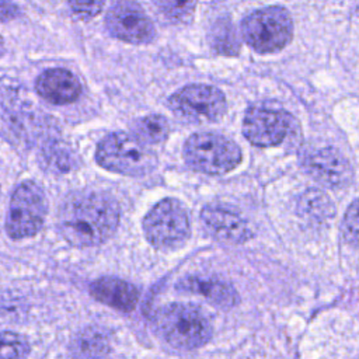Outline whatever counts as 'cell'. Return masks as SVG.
I'll use <instances>...</instances> for the list:
<instances>
[{
	"instance_id": "1",
	"label": "cell",
	"mask_w": 359,
	"mask_h": 359,
	"mask_svg": "<svg viewBox=\"0 0 359 359\" xmlns=\"http://www.w3.org/2000/svg\"><path fill=\"white\" fill-rule=\"evenodd\" d=\"M119 224L116 201L104 192L79 191L69 195L59 210L57 226L66 241L94 247L114 236Z\"/></svg>"
},
{
	"instance_id": "2",
	"label": "cell",
	"mask_w": 359,
	"mask_h": 359,
	"mask_svg": "<svg viewBox=\"0 0 359 359\" xmlns=\"http://www.w3.org/2000/svg\"><path fill=\"white\" fill-rule=\"evenodd\" d=\"M158 335L178 349H195L212 337V323L208 314L196 306L171 303L154 314Z\"/></svg>"
},
{
	"instance_id": "3",
	"label": "cell",
	"mask_w": 359,
	"mask_h": 359,
	"mask_svg": "<svg viewBox=\"0 0 359 359\" xmlns=\"http://www.w3.org/2000/svg\"><path fill=\"white\" fill-rule=\"evenodd\" d=\"M95 160L102 168L129 177L146 175L158 163L153 150L123 132L107 135L97 146Z\"/></svg>"
},
{
	"instance_id": "4",
	"label": "cell",
	"mask_w": 359,
	"mask_h": 359,
	"mask_svg": "<svg viewBox=\"0 0 359 359\" xmlns=\"http://www.w3.org/2000/svg\"><path fill=\"white\" fill-rule=\"evenodd\" d=\"M143 231L147 241L164 251L182 247L191 234V222L187 208L174 198L157 202L143 219Z\"/></svg>"
},
{
	"instance_id": "5",
	"label": "cell",
	"mask_w": 359,
	"mask_h": 359,
	"mask_svg": "<svg viewBox=\"0 0 359 359\" xmlns=\"http://www.w3.org/2000/svg\"><path fill=\"white\" fill-rule=\"evenodd\" d=\"M184 158L191 168L199 172L220 175L234 170L240 164L241 150L226 136L199 132L187 139Z\"/></svg>"
},
{
	"instance_id": "6",
	"label": "cell",
	"mask_w": 359,
	"mask_h": 359,
	"mask_svg": "<svg viewBox=\"0 0 359 359\" xmlns=\"http://www.w3.org/2000/svg\"><path fill=\"white\" fill-rule=\"evenodd\" d=\"M241 34L254 50L273 53L290 42L293 22L286 8L269 6L248 14L243 20Z\"/></svg>"
},
{
	"instance_id": "7",
	"label": "cell",
	"mask_w": 359,
	"mask_h": 359,
	"mask_svg": "<svg viewBox=\"0 0 359 359\" xmlns=\"http://www.w3.org/2000/svg\"><path fill=\"white\" fill-rule=\"evenodd\" d=\"M167 105L174 115L188 123H212L227 109L224 94L209 84H189L170 95Z\"/></svg>"
},
{
	"instance_id": "8",
	"label": "cell",
	"mask_w": 359,
	"mask_h": 359,
	"mask_svg": "<svg viewBox=\"0 0 359 359\" xmlns=\"http://www.w3.org/2000/svg\"><path fill=\"white\" fill-rule=\"evenodd\" d=\"M46 216V198L34 181L21 182L13 192L6 219V230L13 238L35 236Z\"/></svg>"
},
{
	"instance_id": "9",
	"label": "cell",
	"mask_w": 359,
	"mask_h": 359,
	"mask_svg": "<svg viewBox=\"0 0 359 359\" xmlns=\"http://www.w3.org/2000/svg\"><path fill=\"white\" fill-rule=\"evenodd\" d=\"M294 123V118L285 111L252 107L244 115L243 133L255 146H278L292 133Z\"/></svg>"
},
{
	"instance_id": "10",
	"label": "cell",
	"mask_w": 359,
	"mask_h": 359,
	"mask_svg": "<svg viewBox=\"0 0 359 359\" xmlns=\"http://www.w3.org/2000/svg\"><path fill=\"white\" fill-rule=\"evenodd\" d=\"M108 32L129 43H147L154 38V27L143 8L132 1H118L105 15Z\"/></svg>"
},
{
	"instance_id": "11",
	"label": "cell",
	"mask_w": 359,
	"mask_h": 359,
	"mask_svg": "<svg viewBox=\"0 0 359 359\" xmlns=\"http://www.w3.org/2000/svg\"><path fill=\"white\" fill-rule=\"evenodd\" d=\"M303 167L309 175L327 188H344L353 175L346 157L331 146L309 151L303 158Z\"/></svg>"
},
{
	"instance_id": "12",
	"label": "cell",
	"mask_w": 359,
	"mask_h": 359,
	"mask_svg": "<svg viewBox=\"0 0 359 359\" xmlns=\"http://www.w3.org/2000/svg\"><path fill=\"white\" fill-rule=\"evenodd\" d=\"M205 230L219 243L238 245L251 237L247 223L234 212L219 206H205L201 212Z\"/></svg>"
},
{
	"instance_id": "13",
	"label": "cell",
	"mask_w": 359,
	"mask_h": 359,
	"mask_svg": "<svg viewBox=\"0 0 359 359\" xmlns=\"http://www.w3.org/2000/svg\"><path fill=\"white\" fill-rule=\"evenodd\" d=\"M38 94L52 104H69L81 94L79 79L69 70L62 67L48 69L39 74L35 83Z\"/></svg>"
},
{
	"instance_id": "14",
	"label": "cell",
	"mask_w": 359,
	"mask_h": 359,
	"mask_svg": "<svg viewBox=\"0 0 359 359\" xmlns=\"http://www.w3.org/2000/svg\"><path fill=\"white\" fill-rule=\"evenodd\" d=\"M175 287L182 292L201 294L209 303L220 309H230L238 302V296L234 287L230 283L215 276L188 275L180 279Z\"/></svg>"
},
{
	"instance_id": "15",
	"label": "cell",
	"mask_w": 359,
	"mask_h": 359,
	"mask_svg": "<svg viewBox=\"0 0 359 359\" xmlns=\"http://www.w3.org/2000/svg\"><path fill=\"white\" fill-rule=\"evenodd\" d=\"M90 293L95 300L125 313L132 311L139 300V292L132 283L111 276L94 280Z\"/></svg>"
},
{
	"instance_id": "16",
	"label": "cell",
	"mask_w": 359,
	"mask_h": 359,
	"mask_svg": "<svg viewBox=\"0 0 359 359\" xmlns=\"http://www.w3.org/2000/svg\"><path fill=\"white\" fill-rule=\"evenodd\" d=\"M132 136L142 144L163 143L170 133L168 121L163 115L150 114L136 118L129 125Z\"/></svg>"
},
{
	"instance_id": "17",
	"label": "cell",
	"mask_w": 359,
	"mask_h": 359,
	"mask_svg": "<svg viewBox=\"0 0 359 359\" xmlns=\"http://www.w3.org/2000/svg\"><path fill=\"white\" fill-rule=\"evenodd\" d=\"M107 337L98 330H84L72 341V355L76 359H100L108 352Z\"/></svg>"
},
{
	"instance_id": "18",
	"label": "cell",
	"mask_w": 359,
	"mask_h": 359,
	"mask_svg": "<svg viewBox=\"0 0 359 359\" xmlns=\"http://www.w3.org/2000/svg\"><path fill=\"white\" fill-rule=\"evenodd\" d=\"M209 41L212 48L222 55L234 56L240 50V41L237 38L236 29L230 20H217L209 32Z\"/></svg>"
},
{
	"instance_id": "19",
	"label": "cell",
	"mask_w": 359,
	"mask_h": 359,
	"mask_svg": "<svg viewBox=\"0 0 359 359\" xmlns=\"http://www.w3.org/2000/svg\"><path fill=\"white\" fill-rule=\"evenodd\" d=\"M302 215L313 222H324L332 216L334 206L331 199L320 189H309L299 202Z\"/></svg>"
},
{
	"instance_id": "20",
	"label": "cell",
	"mask_w": 359,
	"mask_h": 359,
	"mask_svg": "<svg viewBox=\"0 0 359 359\" xmlns=\"http://www.w3.org/2000/svg\"><path fill=\"white\" fill-rule=\"evenodd\" d=\"M29 344L21 334L13 331L0 332V359H27Z\"/></svg>"
},
{
	"instance_id": "21",
	"label": "cell",
	"mask_w": 359,
	"mask_h": 359,
	"mask_svg": "<svg viewBox=\"0 0 359 359\" xmlns=\"http://www.w3.org/2000/svg\"><path fill=\"white\" fill-rule=\"evenodd\" d=\"M158 11L172 22H188L192 20L195 11V1H170L160 0L154 1Z\"/></svg>"
},
{
	"instance_id": "22",
	"label": "cell",
	"mask_w": 359,
	"mask_h": 359,
	"mask_svg": "<svg viewBox=\"0 0 359 359\" xmlns=\"http://www.w3.org/2000/svg\"><path fill=\"white\" fill-rule=\"evenodd\" d=\"M358 234H359V231H358V201L353 199L351 206L348 208L344 222H342V236L348 244L356 247Z\"/></svg>"
},
{
	"instance_id": "23",
	"label": "cell",
	"mask_w": 359,
	"mask_h": 359,
	"mask_svg": "<svg viewBox=\"0 0 359 359\" xmlns=\"http://www.w3.org/2000/svg\"><path fill=\"white\" fill-rule=\"evenodd\" d=\"M70 7L76 15L81 18H91L102 10L104 3L102 1H72Z\"/></svg>"
},
{
	"instance_id": "24",
	"label": "cell",
	"mask_w": 359,
	"mask_h": 359,
	"mask_svg": "<svg viewBox=\"0 0 359 359\" xmlns=\"http://www.w3.org/2000/svg\"><path fill=\"white\" fill-rule=\"evenodd\" d=\"M18 13V7L13 3L0 1V20H10L15 17Z\"/></svg>"
},
{
	"instance_id": "25",
	"label": "cell",
	"mask_w": 359,
	"mask_h": 359,
	"mask_svg": "<svg viewBox=\"0 0 359 359\" xmlns=\"http://www.w3.org/2000/svg\"><path fill=\"white\" fill-rule=\"evenodd\" d=\"M4 53V42H3V39H1V36H0V56Z\"/></svg>"
}]
</instances>
